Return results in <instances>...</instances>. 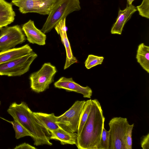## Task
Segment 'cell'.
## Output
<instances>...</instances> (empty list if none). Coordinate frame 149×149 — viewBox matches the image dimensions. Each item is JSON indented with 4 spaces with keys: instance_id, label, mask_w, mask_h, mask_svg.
Listing matches in <instances>:
<instances>
[{
    "instance_id": "cell-13",
    "label": "cell",
    "mask_w": 149,
    "mask_h": 149,
    "mask_svg": "<svg viewBox=\"0 0 149 149\" xmlns=\"http://www.w3.org/2000/svg\"><path fill=\"white\" fill-rule=\"evenodd\" d=\"M137 10L136 8L132 5L127 4L126 8L123 10L119 9L118 17L112 27L111 33L113 34H121L125 24Z\"/></svg>"
},
{
    "instance_id": "cell-11",
    "label": "cell",
    "mask_w": 149,
    "mask_h": 149,
    "mask_svg": "<svg viewBox=\"0 0 149 149\" xmlns=\"http://www.w3.org/2000/svg\"><path fill=\"white\" fill-rule=\"evenodd\" d=\"M66 18L60 21L54 28L58 34L60 35L61 41L66 50V59L64 69H66L72 64L78 62L73 55L70 45L67 37L65 25Z\"/></svg>"
},
{
    "instance_id": "cell-28",
    "label": "cell",
    "mask_w": 149,
    "mask_h": 149,
    "mask_svg": "<svg viewBox=\"0 0 149 149\" xmlns=\"http://www.w3.org/2000/svg\"><path fill=\"white\" fill-rule=\"evenodd\" d=\"M1 102L0 101V105H1Z\"/></svg>"
},
{
    "instance_id": "cell-18",
    "label": "cell",
    "mask_w": 149,
    "mask_h": 149,
    "mask_svg": "<svg viewBox=\"0 0 149 149\" xmlns=\"http://www.w3.org/2000/svg\"><path fill=\"white\" fill-rule=\"evenodd\" d=\"M137 62L147 72H149V47L142 43L138 46L136 55Z\"/></svg>"
},
{
    "instance_id": "cell-9",
    "label": "cell",
    "mask_w": 149,
    "mask_h": 149,
    "mask_svg": "<svg viewBox=\"0 0 149 149\" xmlns=\"http://www.w3.org/2000/svg\"><path fill=\"white\" fill-rule=\"evenodd\" d=\"M58 0H11V3L19 8L23 14L37 13L48 15Z\"/></svg>"
},
{
    "instance_id": "cell-5",
    "label": "cell",
    "mask_w": 149,
    "mask_h": 149,
    "mask_svg": "<svg viewBox=\"0 0 149 149\" xmlns=\"http://www.w3.org/2000/svg\"><path fill=\"white\" fill-rule=\"evenodd\" d=\"M109 149H127L125 135L129 124L127 118L116 117L109 123Z\"/></svg>"
},
{
    "instance_id": "cell-19",
    "label": "cell",
    "mask_w": 149,
    "mask_h": 149,
    "mask_svg": "<svg viewBox=\"0 0 149 149\" xmlns=\"http://www.w3.org/2000/svg\"><path fill=\"white\" fill-rule=\"evenodd\" d=\"M92 105V100L86 101L81 112L77 131V136L80 134L90 112Z\"/></svg>"
},
{
    "instance_id": "cell-27",
    "label": "cell",
    "mask_w": 149,
    "mask_h": 149,
    "mask_svg": "<svg viewBox=\"0 0 149 149\" xmlns=\"http://www.w3.org/2000/svg\"><path fill=\"white\" fill-rule=\"evenodd\" d=\"M127 0V4H128L129 5H132V2L134 0Z\"/></svg>"
},
{
    "instance_id": "cell-22",
    "label": "cell",
    "mask_w": 149,
    "mask_h": 149,
    "mask_svg": "<svg viewBox=\"0 0 149 149\" xmlns=\"http://www.w3.org/2000/svg\"><path fill=\"white\" fill-rule=\"evenodd\" d=\"M109 131L103 128L100 141L97 149H109Z\"/></svg>"
},
{
    "instance_id": "cell-6",
    "label": "cell",
    "mask_w": 149,
    "mask_h": 149,
    "mask_svg": "<svg viewBox=\"0 0 149 149\" xmlns=\"http://www.w3.org/2000/svg\"><path fill=\"white\" fill-rule=\"evenodd\" d=\"M37 57L34 52L0 64V75L20 76L29 70L30 65Z\"/></svg>"
},
{
    "instance_id": "cell-24",
    "label": "cell",
    "mask_w": 149,
    "mask_h": 149,
    "mask_svg": "<svg viewBox=\"0 0 149 149\" xmlns=\"http://www.w3.org/2000/svg\"><path fill=\"white\" fill-rule=\"evenodd\" d=\"M134 124H130L128 126L125 135V141L127 149L132 148V131L134 126Z\"/></svg>"
},
{
    "instance_id": "cell-1",
    "label": "cell",
    "mask_w": 149,
    "mask_h": 149,
    "mask_svg": "<svg viewBox=\"0 0 149 149\" xmlns=\"http://www.w3.org/2000/svg\"><path fill=\"white\" fill-rule=\"evenodd\" d=\"M7 111L31 134L35 145H52L50 141V132L43 127L25 102L13 103Z\"/></svg>"
},
{
    "instance_id": "cell-16",
    "label": "cell",
    "mask_w": 149,
    "mask_h": 149,
    "mask_svg": "<svg viewBox=\"0 0 149 149\" xmlns=\"http://www.w3.org/2000/svg\"><path fill=\"white\" fill-rule=\"evenodd\" d=\"M50 140L58 141L63 145L65 144L76 145L77 133L67 132L59 127L58 129L50 131Z\"/></svg>"
},
{
    "instance_id": "cell-23",
    "label": "cell",
    "mask_w": 149,
    "mask_h": 149,
    "mask_svg": "<svg viewBox=\"0 0 149 149\" xmlns=\"http://www.w3.org/2000/svg\"><path fill=\"white\" fill-rule=\"evenodd\" d=\"M149 0H143L141 4L136 7L139 15L143 17L149 18Z\"/></svg>"
},
{
    "instance_id": "cell-15",
    "label": "cell",
    "mask_w": 149,
    "mask_h": 149,
    "mask_svg": "<svg viewBox=\"0 0 149 149\" xmlns=\"http://www.w3.org/2000/svg\"><path fill=\"white\" fill-rule=\"evenodd\" d=\"M15 16L12 4L5 0H0V28L13 22Z\"/></svg>"
},
{
    "instance_id": "cell-10",
    "label": "cell",
    "mask_w": 149,
    "mask_h": 149,
    "mask_svg": "<svg viewBox=\"0 0 149 149\" xmlns=\"http://www.w3.org/2000/svg\"><path fill=\"white\" fill-rule=\"evenodd\" d=\"M54 85L56 88L81 94L85 98H90L92 94V90L89 87L81 86L75 82L72 78L62 77L54 83Z\"/></svg>"
},
{
    "instance_id": "cell-7",
    "label": "cell",
    "mask_w": 149,
    "mask_h": 149,
    "mask_svg": "<svg viewBox=\"0 0 149 149\" xmlns=\"http://www.w3.org/2000/svg\"><path fill=\"white\" fill-rule=\"evenodd\" d=\"M86 101H76L62 115L56 117L60 128L70 133L77 132L80 114Z\"/></svg>"
},
{
    "instance_id": "cell-21",
    "label": "cell",
    "mask_w": 149,
    "mask_h": 149,
    "mask_svg": "<svg viewBox=\"0 0 149 149\" xmlns=\"http://www.w3.org/2000/svg\"><path fill=\"white\" fill-rule=\"evenodd\" d=\"M104 59L102 56L89 55L85 62V66L87 69H89L97 65L102 64Z\"/></svg>"
},
{
    "instance_id": "cell-12",
    "label": "cell",
    "mask_w": 149,
    "mask_h": 149,
    "mask_svg": "<svg viewBox=\"0 0 149 149\" xmlns=\"http://www.w3.org/2000/svg\"><path fill=\"white\" fill-rule=\"evenodd\" d=\"M22 29L30 43L40 45L45 44L46 35L36 27L33 21L29 20L23 25Z\"/></svg>"
},
{
    "instance_id": "cell-26",
    "label": "cell",
    "mask_w": 149,
    "mask_h": 149,
    "mask_svg": "<svg viewBox=\"0 0 149 149\" xmlns=\"http://www.w3.org/2000/svg\"><path fill=\"white\" fill-rule=\"evenodd\" d=\"M14 149H36V148L32 146L28 143H24L20 144L17 146H16L15 148H14Z\"/></svg>"
},
{
    "instance_id": "cell-3",
    "label": "cell",
    "mask_w": 149,
    "mask_h": 149,
    "mask_svg": "<svg viewBox=\"0 0 149 149\" xmlns=\"http://www.w3.org/2000/svg\"><path fill=\"white\" fill-rule=\"evenodd\" d=\"M81 9L79 0H58L54 5L41 30L49 32L70 13Z\"/></svg>"
},
{
    "instance_id": "cell-20",
    "label": "cell",
    "mask_w": 149,
    "mask_h": 149,
    "mask_svg": "<svg viewBox=\"0 0 149 149\" xmlns=\"http://www.w3.org/2000/svg\"><path fill=\"white\" fill-rule=\"evenodd\" d=\"M12 124L15 132V137L17 139L26 136L31 137V134L16 120L14 119Z\"/></svg>"
},
{
    "instance_id": "cell-8",
    "label": "cell",
    "mask_w": 149,
    "mask_h": 149,
    "mask_svg": "<svg viewBox=\"0 0 149 149\" xmlns=\"http://www.w3.org/2000/svg\"><path fill=\"white\" fill-rule=\"evenodd\" d=\"M26 40L22 28L18 25L0 28V52L13 48Z\"/></svg>"
},
{
    "instance_id": "cell-14",
    "label": "cell",
    "mask_w": 149,
    "mask_h": 149,
    "mask_svg": "<svg viewBox=\"0 0 149 149\" xmlns=\"http://www.w3.org/2000/svg\"><path fill=\"white\" fill-rule=\"evenodd\" d=\"M32 49L28 44L21 47L0 52V64L30 54Z\"/></svg>"
},
{
    "instance_id": "cell-4",
    "label": "cell",
    "mask_w": 149,
    "mask_h": 149,
    "mask_svg": "<svg viewBox=\"0 0 149 149\" xmlns=\"http://www.w3.org/2000/svg\"><path fill=\"white\" fill-rule=\"evenodd\" d=\"M57 72L55 66L50 63H44L39 70L32 73L30 76L31 90L40 93L49 88V85L54 81Z\"/></svg>"
},
{
    "instance_id": "cell-25",
    "label": "cell",
    "mask_w": 149,
    "mask_h": 149,
    "mask_svg": "<svg viewBox=\"0 0 149 149\" xmlns=\"http://www.w3.org/2000/svg\"><path fill=\"white\" fill-rule=\"evenodd\" d=\"M141 146L143 149H149V133L143 136L141 140Z\"/></svg>"
},
{
    "instance_id": "cell-17",
    "label": "cell",
    "mask_w": 149,
    "mask_h": 149,
    "mask_svg": "<svg viewBox=\"0 0 149 149\" xmlns=\"http://www.w3.org/2000/svg\"><path fill=\"white\" fill-rule=\"evenodd\" d=\"M33 113L43 127L49 131L59 127L56 123V117L54 113L48 114L40 112Z\"/></svg>"
},
{
    "instance_id": "cell-2",
    "label": "cell",
    "mask_w": 149,
    "mask_h": 149,
    "mask_svg": "<svg viewBox=\"0 0 149 149\" xmlns=\"http://www.w3.org/2000/svg\"><path fill=\"white\" fill-rule=\"evenodd\" d=\"M105 119L99 101L96 99L92 100L88 118L80 134L77 136L76 145L78 149H97Z\"/></svg>"
}]
</instances>
